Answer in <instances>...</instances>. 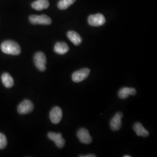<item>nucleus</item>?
Listing matches in <instances>:
<instances>
[{
	"instance_id": "12",
	"label": "nucleus",
	"mask_w": 157,
	"mask_h": 157,
	"mask_svg": "<svg viewBox=\"0 0 157 157\" xmlns=\"http://www.w3.org/2000/svg\"><path fill=\"white\" fill-rule=\"evenodd\" d=\"M54 50L58 54L63 55L69 51V48L65 42H58L54 46Z\"/></svg>"
},
{
	"instance_id": "17",
	"label": "nucleus",
	"mask_w": 157,
	"mask_h": 157,
	"mask_svg": "<svg viewBox=\"0 0 157 157\" xmlns=\"http://www.w3.org/2000/svg\"><path fill=\"white\" fill-rule=\"evenodd\" d=\"M76 1V0H60L58 3V7L59 10H64L67 9Z\"/></svg>"
},
{
	"instance_id": "7",
	"label": "nucleus",
	"mask_w": 157,
	"mask_h": 157,
	"mask_svg": "<svg viewBox=\"0 0 157 157\" xmlns=\"http://www.w3.org/2000/svg\"><path fill=\"white\" fill-rule=\"evenodd\" d=\"M123 114L121 112H117L112 118L110 122V128L113 131H117L120 130L122 127V119Z\"/></svg>"
},
{
	"instance_id": "19",
	"label": "nucleus",
	"mask_w": 157,
	"mask_h": 157,
	"mask_svg": "<svg viewBox=\"0 0 157 157\" xmlns=\"http://www.w3.org/2000/svg\"><path fill=\"white\" fill-rule=\"evenodd\" d=\"M80 157H95L96 155L94 154H89V155H79Z\"/></svg>"
},
{
	"instance_id": "8",
	"label": "nucleus",
	"mask_w": 157,
	"mask_h": 157,
	"mask_svg": "<svg viewBox=\"0 0 157 157\" xmlns=\"http://www.w3.org/2000/svg\"><path fill=\"white\" fill-rule=\"evenodd\" d=\"M79 141L85 144H89L92 142V138L87 129L81 128L79 129L77 133Z\"/></svg>"
},
{
	"instance_id": "15",
	"label": "nucleus",
	"mask_w": 157,
	"mask_h": 157,
	"mask_svg": "<svg viewBox=\"0 0 157 157\" xmlns=\"http://www.w3.org/2000/svg\"><path fill=\"white\" fill-rule=\"evenodd\" d=\"M133 129L138 136H142L144 137H148L149 135L148 131L144 128V126L139 122H136L133 126Z\"/></svg>"
},
{
	"instance_id": "2",
	"label": "nucleus",
	"mask_w": 157,
	"mask_h": 157,
	"mask_svg": "<svg viewBox=\"0 0 157 157\" xmlns=\"http://www.w3.org/2000/svg\"><path fill=\"white\" fill-rule=\"evenodd\" d=\"M34 63L40 71H45L47 63V58L45 54L42 52H37L34 56Z\"/></svg>"
},
{
	"instance_id": "16",
	"label": "nucleus",
	"mask_w": 157,
	"mask_h": 157,
	"mask_svg": "<svg viewBox=\"0 0 157 157\" xmlns=\"http://www.w3.org/2000/svg\"><path fill=\"white\" fill-rule=\"evenodd\" d=\"M1 80L4 86L6 88H11L14 84L13 78L9 73H3L1 76Z\"/></svg>"
},
{
	"instance_id": "3",
	"label": "nucleus",
	"mask_w": 157,
	"mask_h": 157,
	"mask_svg": "<svg viewBox=\"0 0 157 157\" xmlns=\"http://www.w3.org/2000/svg\"><path fill=\"white\" fill-rule=\"evenodd\" d=\"M29 21L32 24H33V25H49L52 22L50 17L45 15H30L29 17Z\"/></svg>"
},
{
	"instance_id": "11",
	"label": "nucleus",
	"mask_w": 157,
	"mask_h": 157,
	"mask_svg": "<svg viewBox=\"0 0 157 157\" xmlns=\"http://www.w3.org/2000/svg\"><path fill=\"white\" fill-rule=\"evenodd\" d=\"M136 94V90L134 88L123 87L118 92L119 97L121 99H125L129 95H135Z\"/></svg>"
},
{
	"instance_id": "1",
	"label": "nucleus",
	"mask_w": 157,
	"mask_h": 157,
	"mask_svg": "<svg viewBox=\"0 0 157 157\" xmlns=\"http://www.w3.org/2000/svg\"><path fill=\"white\" fill-rule=\"evenodd\" d=\"M1 48L2 51L10 55L18 56L21 52V49L17 42L12 40H6L4 41L1 45Z\"/></svg>"
},
{
	"instance_id": "4",
	"label": "nucleus",
	"mask_w": 157,
	"mask_h": 157,
	"mask_svg": "<svg viewBox=\"0 0 157 157\" xmlns=\"http://www.w3.org/2000/svg\"><path fill=\"white\" fill-rule=\"evenodd\" d=\"M88 22L90 26L98 27L104 25L105 23V18L101 13L91 15L89 17Z\"/></svg>"
},
{
	"instance_id": "18",
	"label": "nucleus",
	"mask_w": 157,
	"mask_h": 157,
	"mask_svg": "<svg viewBox=\"0 0 157 157\" xmlns=\"http://www.w3.org/2000/svg\"><path fill=\"white\" fill-rule=\"evenodd\" d=\"M7 146V139L6 136L3 133H0V150L6 148Z\"/></svg>"
},
{
	"instance_id": "10",
	"label": "nucleus",
	"mask_w": 157,
	"mask_h": 157,
	"mask_svg": "<svg viewBox=\"0 0 157 157\" xmlns=\"http://www.w3.org/2000/svg\"><path fill=\"white\" fill-rule=\"evenodd\" d=\"M62 118V109L58 107H54L50 113V118L52 124H58L60 122Z\"/></svg>"
},
{
	"instance_id": "14",
	"label": "nucleus",
	"mask_w": 157,
	"mask_h": 157,
	"mask_svg": "<svg viewBox=\"0 0 157 157\" xmlns=\"http://www.w3.org/2000/svg\"><path fill=\"white\" fill-rule=\"evenodd\" d=\"M50 3L48 0H37L32 3V8L37 11H41L48 8Z\"/></svg>"
},
{
	"instance_id": "6",
	"label": "nucleus",
	"mask_w": 157,
	"mask_h": 157,
	"mask_svg": "<svg viewBox=\"0 0 157 157\" xmlns=\"http://www.w3.org/2000/svg\"><path fill=\"white\" fill-rule=\"evenodd\" d=\"M33 109V102L29 100H25L18 105L17 111L21 115H25L32 112Z\"/></svg>"
},
{
	"instance_id": "9",
	"label": "nucleus",
	"mask_w": 157,
	"mask_h": 157,
	"mask_svg": "<svg viewBox=\"0 0 157 157\" xmlns=\"http://www.w3.org/2000/svg\"><path fill=\"white\" fill-rule=\"evenodd\" d=\"M48 137L51 140L53 141L55 144H56V147L62 148L65 146V140L62 137V135L61 133H56L54 132H49L48 133Z\"/></svg>"
},
{
	"instance_id": "5",
	"label": "nucleus",
	"mask_w": 157,
	"mask_h": 157,
	"mask_svg": "<svg viewBox=\"0 0 157 157\" xmlns=\"http://www.w3.org/2000/svg\"><path fill=\"white\" fill-rule=\"evenodd\" d=\"M90 73L89 68H83L75 72L72 74V78L74 82L79 83L87 78Z\"/></svg>"
},
{
	"instance_id": "13",
	"label": "nucleus",
	"mask_w": 157,
	"mask_h": 157,
	"mask_svg": "<svg viewBox=\"0 0 157 157\" xmlns=\"http://www.w3.org/2000/svg\"><path fill=\"white\" fill-rule=\"evenodd\" d=\"M67 37L74 45H80L82 41L80 36L75 31H69L67 33Z\"/></svg>"
},
{
	"instance_id": "20",
	"label": "nucleus",
	"mask_w": 157,
	"mask_h": 157,
	"mask_svg": "<svg viewBox=\"0 0 157 157\" xmlns=\"http://www.w3.org/2000/svg\"><path fill=\"white\" fill-rule=\"evenodd\" d=\"M131 156L130 155H124V157H130Z\"/></svg>"
}]
</instances>
